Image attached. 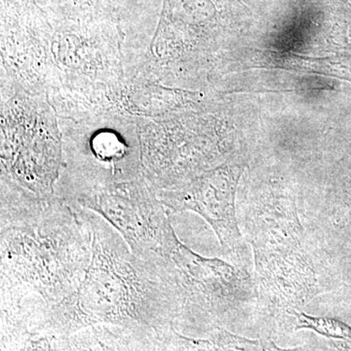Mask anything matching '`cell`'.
I'll return each instance as SVG.
<instances>
[{"mask_svg": "<svg viewBox=\"0 0 351 351\" xmlns=\"http://www.w3.org/2000/svg\"><path fill=\"white\" fill-rule=\"evenodd\" d=\"M1 188V309L31 300L48 311L73 302L92 256L84 210L57 195L41 198L14 186Z\"/></svg>", "mask_w": 351, "mask_h": 351, "instance_id": "cell-1", "label": "cell"}, {"mask_svg": "<svg viewBox=\"0 0 351 351\" xmlns=\"http://www.w3.org/2000/svg\"><path fill=\"white\" fill-rule=\"evenodd\" d=\"M83 210L91 230V261L75 299L51 311L49 323L64 329L99 320L147 324L178 311L158 265L136 257L106 219Z\"/></svg>", "mask_w": 351, "mask_h": 351, "instance_id": "cell-2", "label": "cell"}, {"mask_svg": "<svg viewBox=\"0 0 351 351\" xmlns=\"http://www.w3.org/2000/svg\"><path fill=\"white\" fill-rule=\"evenodd\" d=\"M64 200L106 219L142 260L160 257L175 233L166 208L144 175L133 181L82 189Z\"/></svg>", "mask_w": 351, "mask_h": 351, "instance_id": "cell-3", "label": "cell"}, {"mask_svg": "<svg viewBox=\"0 0 351 351\" xmlns=\"http://www.w3.org/2000/svg\"><path fill=\"white\" fill-rule=\"evenodd\" d=\"M241 173L239 164L226 163L176 188L158 191L157 196L166 209L202 217L226 253L239 260L244 253V242L235 214V193Z\"/></svg>", "mask_w": 351, "mask_h": 351, "instance_id": "cell-4", "label": "cell"}, {"mask_svg": "<svg viewBox=\"0 0 351 351\" xmlns=\"http://www.w3.org/2000/svg\"><path fill=\"white\" fill-rule=\"evenodd\" d=\"M174 293L179 309H218L239 297V271L218 258L191 251L174 235L154 261Z\"/></svg>", "mask_w": 351, "mask_h": 351, "instance_id": "cell-5", "label": "cell"}, {"mask_svg": "<svg viewBox=\"0 0 351 351\" xmlns=\"http://www.w3.org/2000/svg\"><path fill=\"white\" fill-rule=\"evenodd\" d=\"M43 9L52 22L89 24L119 23V19L117 0H48Z\"/></svg>", "mask_w": 351, "mask_h": 351, "instance_id": "cell-6", "label": "cell"}, {"mask_svg": "<svg viewBox=\"0 0 351 351\" xmlns=\"http://www.w3.org/2000/svg\"><path fill=\"white\" fill-rule=\"evenodd\" d=\"M297 319V329H308L322 335L337 339H351V327L341 321L326 317H314L304 313L291 311Z\"/></svg>", "mask_w": 351, "mask_h": 351, "instance_id": "cell-7", "label": "cell"}]
</instances>
